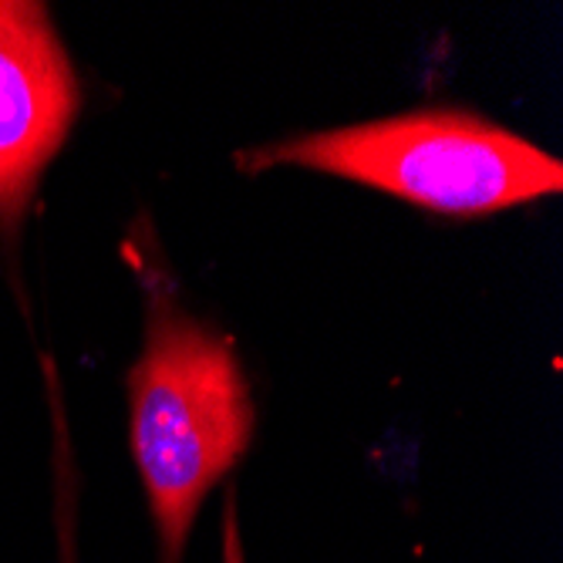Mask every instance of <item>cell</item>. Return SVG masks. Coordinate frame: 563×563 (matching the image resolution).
<instances>
[{"label":"cell","instance_id":"4","mask_svg":"<svg viewBox=\"0 0 563 563\" xmlns=\"http://www.w3.org/2000/svg\"><path fill=\"white\" fill-rule=\"evenodd\" d=\"M223 563H246L243 540H240V520H236V499H233V493L227 496V506H223Z\"/></svg>","mask_w":563,"mask_h":563},{"label":"cell","instance_id":"3","mask_svg":"<svg viewBox=\"0 0 563 563\" xmlns=\"http://www.w3.org/2000/svg\"><path fill=\"white\" fill-rule=\"evenodd\" d=\"M81 109L44 4L0 0V230L14 233Z\"/></svg>","mask_w":563,"mask_h":563},{"label":"cell","instance_id":"5","mask_svg":"<svg viewBox=\"0 0 563 563\" xmlns=\"http://www.w3.org/2000/svg\"><path fill=\"white\" fill-rule=\"evenodd\" d=\"M62 543H65V563H75V556H71L75 543H71V527H68V520H62Z\"/></svg>","mask_w":563,"mask_h":563},{"label":"cell","instance_id":"1","mask_svg":"<svg viewBox=\"0 0 563 563\" xmlns=\"http://www.w3.org/2000/svg\"><path fill=\"white\" fill-rule=\"evenodd\" d=\"M129 439L159 533V563H179L199 506L253 439V398L230 344L173 300L148 307L129 375Z\"/></svg>","mask_w":563,"mask_h":563},{"label":"cell","instance_id":"2","mask_svg":"<svg viewBox=\"0 0 563 563\" xmlns=\"http://www.w3.org/2000/svg\"><path fill=\"white\" fill-rule=\"evenodd\" d=\"M300 166L351 179L445 217H486L563 189V163L466 112H416L261 145L243 173Z\"/></svg>","mask_w":563,"mask_h":563}]
</instances>
